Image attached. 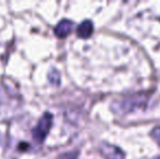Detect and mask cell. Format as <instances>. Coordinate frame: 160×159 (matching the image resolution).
<instances>
[{"instance_id": "1", "label": "cell", "mask_w": 160, "mask_h": 159, "mask_svg": "<svg viewBox=\"0 0 160 159\" xmlns=\"http://www.w3.org/2000/svg\"><path fill=\"white\" fill-rule=\"evenodd\" d=\"M51 125H52V115L49 112L44 113L42 116V118L38 120L37 124L34 127L32 131L34 141H36L38 143H42L45 140L46 135L48 134Z\"/></svg>"}, {"instance_id": "2", "label": "cell", "mask_w": 160, "mask_h": 159, "mask_svg": "<svg viewBox=\"0 0 160 159\" xmlns=\"http://www.w3.org/2000/svg\"><path fill=\"white\" fill-rule=\"evenodd\" d=\"M73 28V22L70 20H62L58 23V25L55 28V33L59 37H65Z\"/></svg>"}, {"instance_id": "3", "label": "cell", "mask_w": 160, "mask_h": 159, "mask_svg": "<svg viewBox=\"0 0 160 159\" xmlns=\"http://www.w3.org/2000/svg\"><path fill=\"white\" fill-rule=\"evenodd\" d=\"M93 23H92L89 20H85L84 22L80 24L76 28V33L80 37L82 38H86V37H89L93 33Z\"/></svg>"}, {"instance_id": "4", "label": "cell", "mask_w": 160, "mask_h": 159, "mask_svg": "<svg viewBox=\"0 0 160 159\" xmlns=\"http://www.w3.org/2000/svg\"><path fill=\"white\" fill-rule=\"evenodd\" d=\"M119 151V148L114 146H111V145H106V147H102L101 148V152L103 153V155L107 156V158L109 159H123L122 157H119V156L114 155V152Z\"/></svg>"}, {"instance_id": "5", "label": "cell", "mask_w": 160, "mask_h": 159, "mask_svg": "<svg viewBox=\"0 0 160 159\" xmlns=\"http://www.w3.org/2000/svg\"><path fill=\"white\" fill-rule=\"evenodd\" d=\"M48 77H49V81H50L51 83H55V84H58L60 81V74L56 69H51L48 74Z\"/></svg>"}, {"instance_id": "6", "label": "cell", "mask_w": 160, "mask_h": 159, "mask_svg": "<svg viewBox=\"0 0 160 159\" xmlns=\"http://www.w3.org/2000/svg\"><path fill=\"white\" fill-rule=\"evenodd\" d=\"M76 156H78V152H68L58 156L56 159H76Z\"/></svg>"}, {"instance_id": "7", "label": "cell", "mask_w": 160, "mask_h": 159, "mask_svg": "<svg viewBox=\"0 0 160 159\" xmlns=\"http://www.w3.org/2000/svg\"><path fill=\"white\" fill-rule=\"evenodd\" d=\"M152 136H154L155 140H156L157 142H158V144L160 145V127L154 130V132H152Z\"/></svg>"}]
</instances>
